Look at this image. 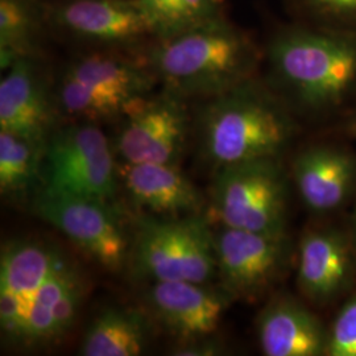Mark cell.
I'll return each instance as SVG.
<instances>
[{
  "instance_id": "obj_30",
  "label": "cell",
  "mask_w": 356,
  "mask_h": 356,
  "mask_svg": "<svg viewBox=\"0 0 356 356\" xmlns=\"http://www.w3.org/2000/svg\"><path fill=\"white\" fill-rule=\"evenodd\" d=\"M216 1H222V0H216Z\"/></svg>"
},
{
  "instance_id": "obj_5",
  "label": "cell",
  "mask_w": 356,
  "mask_h": 356,
  "mask_svg": "<svg viewBox=\"0 0 356 356\" xmlns=\"http://www.w3.org/2000/svg\"><path fill=\"white\" fill-rule=\"evenodd\" d=\"M280 157L257 159L216 169L211 211L220 226L284 234L289 185Z\"/></svg>"
},
{
  "instance_id": "obj_21",
  "label": "cell",
  "mask_w": 356,
  "mask_h": 356,
  "mask_svg": "<svg viewBox=\"0 0 356 356\" xmlns=\"http://www.w3.org/2000/svg\"><path fill=\"white\" fill-rule=\"evenodd\" d=\"M81 277L82 276L78 269L67 261L38 292L33 293L26 331L22 341L23 346H38L57 341L53 322L54 307L65 292Z\"/></svg>"
},
{
  "instance_id": "obj_12",
  "label": "cell",
  "mask_w": 356,
  "mask_h": 356,
  "mask_svg": "<svg viewBox=\"0 0 356 356\" xmlns=\"http://www.w3.org/2000/svg\"><path fill=\"white\" fill-rule=\"evenodd\" d=\"M145 301L166 330L181 342H188L211 335L235 300L220 285L153 281Z\"/></svg>"
},
{
  "instance_id": "obj_4",
  "label": "cell",
  "mask_w": 356,
  "mask_h": 356,
  "mask_svg": "<svg viewBox=\"0 0 356 356\" xmlns=\"http://www.w3.org/2000/svg\"><path fill=\"white\" fill-rule=\"evenodd\" d=\"M131 256L135 277L209 284L216 277L214 232L204 216L143 218Z\"/></svg>"
},
{
  "instance_id": "obj_8",
  "label": "cell",
  "mask_w": 356,
  "mask_h": 356,
  "mask_svg": "<svg viewBox=\"0 0 356 356\" xmlns=\"http://www.w3.org/2000/svg\"><path fill=\"white\" fill-rule=\"evenodd\" d=\"M213 232L216 277L234 300L259 301L291 266L293 247L288 232H256L220 225Z\"/></svg>"
},
{
  "instance_id": "obj_13",
  "label": "cell",
  "mask_w": 356,
  "mask_h": 356,
  "mask_svg": "<svg viewBox=\"0 0 356 356\" xmlns=\"http://www.w3.org/2000/svg\"><path fill=\"white\" fill-rule=\"evenodd\" d=\"M300 198L314 214L341 210L356 193V156L337 145H312L293 161Z\"/></svg>"
},
{
  "instance_id": "obj_11",
  "label": "cell",
  "mask_w": 356,
  "mask_h": 356,
  "mask_svg": "<svg viewBox=\"0 0 356 356\" xmlns=\"http://www.w3.org/2000/svg\"><path fill=\"white\" fill-rule=\"evenodd\" d=\"M356 281V254L348 231H306L297 251V285L310 304L330 305L351 291Z\"/></svg>"
},
{
  "instance_id": "obj_2",
  "label": "cell",
  "mask_w": 356,
  "mask_h": 356,
  "mask_svg": "<svg viewBox=\"0 0 356 356\" xmlns=\"http://www.w3.org/2000/svg\"><path fill=\"white\" fill-rule=\"evenodd\" d=\"M259 64L254 42L219 16L189 26L151 53V66L179 98H213L251 79Z\"/></svg>"
},
{
  "instance_id": "obj_3",
  "label": "cell",
  "mask_w": 356,
  "mask_h": 356,
  "mask_svg": "<svg viewBox=\"0 0 356 356\" xmlns=\"http://www.w3.org/2000/svg\"><path fill=\"white\" fill-rule=\"evenodd\" d=\"M296 131L285 103L254 78L210 98L201 116L202 152L216 169L280 157Z\"/></svg>"
},
{
  "instance_id": "obj_16",
  "label": "cell",
  "mask_w": 356,
  "mask_h": 356,
  "mask_svg": "<svg viewBox=\"0 0 356 356\" xmlns=\"http://www.w3.org/2000/svg\"><path fill=\"white\" fill-rule=\"evenodd\" d=\"M51 110L45 89L31 61L19 58L0 82V131L47 143Z\"/></svg>"
},
{
  "instance_id": "obj_26",
  "label": "cell",
  "mask_w": 356,
  "mask_h": 356,
  "mask_svg": "<svg viewBox=\"0 0 356 356\" xmlns=\"http://www.w3.org/2000/svg\"><path fill=\"white\" fill-rule=\"evenodd\" d=\"M136 3L151 20L154 32L161 33L163 38L173 35L176 0H136Z\"/></svg>"
},
{
  "instance_id": "obj_9",
  "label": "cell",
  "mask_w": 356,
  "mask_h": 356,
  "mask_svg": "<svg viewBox=\"0 0 356 356\" xmlns=\"http://www.w3.org/2000/svg\"><path fill=\"white\" fill-rule=\"evenodd\" d=\"M32 210L106 269L118 272L126 266L127 236L110 204L40 189Z\"/></svg>"
},
{
  "instance_id": "obj_14",
  "label": "cell",
  "mask_w": 356,
  "mask_h": 356,
  "mask_svg": "<svg viewBox=\"0 0 356 356\" xmlns=\"http://www.w3.org/2000/svg\"><path fill=\"white\" fill-rule=\"evenodd\" d=\"M329 329L305 304L286 294L273 297L257 318V339L267 356H323Z\"/></svg>"
},
{
  "instance_id": "obj_22",
  "label": "cell",
  "mask_w": 356,
  "mask_h": 356,
  "mask_svg": "<svg viewBox=\"0 0 356 356\" xmlns=\"http://www.w3.org/2000/svg\"><path fill=\"white\" fill-rule=\"evenodd\" d=\"M31 19L26 7L17 0H0V56L1 69L23 58Z\"/></svg>"
},
{
  "instance_id": "obj_10",
  "label": "cell",
  "mask_w": 356,
  "mask_h": 356,
  "mask_svg": "<svg viewBox=\"0 0 356 356\" xmlns=\"http://www.w3.org/2000/svg\"><path fill=\"white\" fill-rule=\"evenodd\" d=\"M188 135L186 106L182 98L166 91L159 98H144L124 115L114 151L129 164H177Z\"/></svg>"
},
{
  "instance_id": "obj_7",
  "label": "cell",
  "mask_w": 356,
  "mask_h": 356,
  "mask_svg": "<svg viewBox=\"0 0 356 356\" xmlns=\"http://www.w3.org/2000/svg\"><path fill=\"white\" fill-rule=\"evenodd\" d=\"M152 85V76L140 66L111 56L91 54L65 72L58 98L66 114L94 123L128 114Z\"/></svg>"
},
{
  "instance_id": "obj_29",
  "label": "cell",
  "mask_w": 356,
  "mask_h": 356,
  "mask_svg": "<svg viewBox=\"0 0 356 356\" xmlns=\"http://www.w3.org/2000/svg\"><path fill=\"white\" fill-rule=\"evenodd\" d=\"M348 131L356 138V113L351 116V119L348 122Z\"/></svg>"
},
{
  "instance_id": "obj_25",
  "label": "cell",
  "mask_w": 356,
  "mask_h": 356,
  "mask_svg": "<svg viewBox=\"0 0 356 356\" xmlns=\"http://www.w3.org/2000/svg\"><path fill=\"white\" fill-rule=\"evenodd\" d=\"M218 3L219 1L216 0H176V22L173 35L189 26L219 16Z\"/></svg>"
},
{
  "instance_id": "obj_17",
  "label": "cell",
  "mask_w": 356,
  "mask_h": 356,
  "mask_svg": "<svg viewBox=\"0 0 356 356\" xmlns=\"http://www.w3.org/2000/svg\"><path fill=\"white\" fill-rule=\"evenodd\" d=\"M60 24L83 38L123 41L154 32L136 0H78L58 11Z\"/></svg>"
},
{
  "instance_id": "obj_1",
  "label": "cell",
  "mask_w": 356,
  "mask_h": 356,
  "mask_svg": "<svg viewBox=\"0 0 356 356\" xmlns=\"http://www.w3.org/2000/svg\"><path fill=\"white\" fill-rule=\"evenodd\" d=\"M267 57L281 90L307 114L335 113L356 97V31L292 26L270 40Z\"/></svg>"
},
{
  "instance_id": "obj_24",
  "label": "cell",
  "mask_w": 356,
  "mask_h": 356,
  "mask_svg": "<svg viewBox=\"0 0 356 356\" xmlns=\"http://www.w3.org/2000/svg\"><path fill=\"white\" fill-rule=\"evenodd\" d=\"M326 356H356V292L348 297L331 323Z\"/></svg>"
},
{
  "instance_id": "obj_15",
  "label": "cell",
  "mask_w": 356,
  "mask_h": 356,
  "mask_svg": "<svg viewBox=\"0 0 356 356\" xmlns=\"http://www.w3.org/2000/svg\"><path fill=\"white\" fill-rule=\"evenodd\" d=\"M124 189L134 204L159 216H198L204 207L200 191L177 164H129L118 166Z\"/></svg>"
},
{
  "instance_id": "obj_27",
  "label": "cell",
  "mask_w": 356,
  "mask_h": 356,
  "mask_svg": "<svg viewBox=\"0 0 356 356\" xmlns=\"http://www.w3.org/2000/svg\"><path fill=\"white\" fill-rule=\"evenodd\" d=\"M170 354L176 356L222 355L225 354V347L218 339H213L211 335H207L188 342H181Z\"/></svg>"
},
{
  "instance_id": "obj_23",
  "label": "cell",
  "mask_w": 356,
  "mask_h": 356,
  "mask_svg": "<svg viewBox=\"0 0 356 356\" xmlns=\"http://www.w3.org/2000/svg\"><path fill=\"white\" fill-rule=\"evenodd\" d=\"M312 26L356 31V0H298Z\"/></svg>"
},
{
  "instance_id": "obj_19",
  "label": "cell",
  "mask_w": 356,
  "mask_h": 356,
  "mask_svg": "<svg viewBox=\"0 0 356 356\" xmlns=\"http://www.w3.org/2000/svg\"><path fill=\"white\" fill-rule=\"evenodd\" d=\"M67 263L64 254L38 241L8 243L0 257V291L32 296Z\"/></svg>"
},
{
  "instance_id": "obj_20",
  "label": "cell",
  "mask_w": 356,
  "mask_h": 356,
  "mask_svg": "<svg viewBox=\"0 0 356 356\" xmlns=\"http://www.w3.org/2000/svg\"><path fill=\"white\" fill-rule=\"evenodd\" d=\"M47 143L0 131V193L20 201L42 182Z\"/></svg>"
},
{
  "instance_id": "obj_28",
  "label": "cell",
  "mask_w": 356,
  "mask_h": 356,
  "mask_svg": "<svg viewBox=\"0 0 356 356\" xmlns=\"http://www.w3.org/2000/svg\"><path fill=\"white\" fill-rule=\"evenodd\" d=\"M348 234H350V238H351V242H353V247L355 250L356 254V206L353 211V216H351V220H350V229H348Z\"/></svg>"
},
{
  "instance_id": "obj_18",
  "label": "cell",
  "mask_w": 356,
  "mask_h": 356,
  "mask_svg": "<svg viewBox=\"0 0 356 356\" xmlns=\"http://www.w3.org/2000/svg\"><path fill=\"white\" fill-rule=\"evenodd\" d=\"M151 339L147 318L136 310L110 307L90 323L78 354L82 356L141 355Z\"/></svg>"
},
{
  "instance_id": "obj_6",
  "label": "cell",
  "mask_w": 356,
  "mask_h": 356,
  "mask_svg": "<svg viewBox=\"0 0 356 356\" xmlns=\"http://www.w3.org/2000/svg\"><path fill=\"white\" fill-rule=\"evenodd\" d=\"M118 178L111 145L94 123L67 126L47 140L41 189L108 204L116 195Z\"/></svg>"
}]
</instances>
